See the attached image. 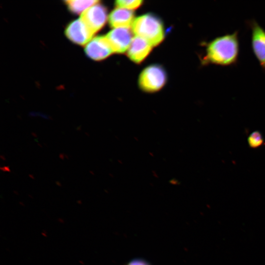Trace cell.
Returning a JSON list of instances; mask_svg holds the SVG:
<instances>
[{"label": "cell", "mask_w": 265, "mask_h": 265, "mask_svg": "<svg viewBox=\"0 0 265 265\" xmlns=\"http://www.w3.org/2000/svg\"><path fill=\"white\" fill-rule=\"evenodd\" d=\"M239 52L238 31H235L217 36L206 43L205 54L202 59V63L203 65H233L238 61Z\"/></svg>", "instance_id": "6da1fadb"}, {"label": "cell", "mask_w": 265, "mask_h": 265, "mask_svg": "<svg viewBox=\"0 0 265 265\" xmlns=\"http://www.w3.org/2000/svg\"><path fill=\"white\" fill-rule=\"evenodd\" d=\"M132 29L136 35L147 41L153 47L160 44L164 38L161 21L151 14H146L134 19Z\"/></svg>", "instance_id": "7a4b0ae2"}, {"label": "cell", "mask_w": 265, "mask_h": 265, "mask_svg": "<svg viewBox=\"0 0 265 265\" xmlns=\"http://www.w3.org/2000/svg\"><path fill=\"white\" fill-rule=\"evenodd\" d=\"M167 76L161 66L153 64L146 67L141 73L138 84L140 88L147 92L160 90L165 84Z\"/></svg>", "instance_id": "3957f363"}, {"label": "cell", "mask_w": 265, "mask_h": 265, "mask_svg": "<svg viewBox=\"0 0 265 265\" xmlns=\"http://www.w3.org/2000/svg\"><path fill=\"white\" fill-rule=\"evenodd\" d=\"M99 2L88 8L80 16L94 34L104 27L107 19L106 8Z\"/></svg>", "instance_id": "277c9868"}, {"label": "cell", "mask_w": 265, "mask_h": 265, "mask_svg": "<svg viewBox=\"0 0 265 265\" xmlns=\"http://www.w3.org/2000/svg\"><path fill=\"white\" fill-rule=\"evenodd\" d=\"M248 24L251 31L253 52L261 66L265 70V30L254 19L250 20Z\"/></svg>", "instance_id": "5b68a950"}, {"label": "cell", "mask_w": 265, "mask_h": 265, "mask_svg": "<svg viewBox=\"0 0 265 265\" xmlns=\"http://www.w3.org/2000/svg\"><path fill=\"white\" fill-rule=\"evenodd\" d=\"M65 33L72 42L81 46L86 45L94 35L80 18L69 23Z\"/></svg>", "instance_id": "8992f818"}, {"label": "cell", "mask_w": 265, "mask_h": 265, "mask_svg": "<svg viewBox=\"0 0 265 265\" xmlns=\"http://www.w3.org/2000/svg\"><path fill=\"white\" fill-rule=\"evenodd\" d=\"M105 36L113 52L118 53L128 50L133 38L128 27L114 28Z\"/></svg>", "instance_id": "52a82bcc"}, {"label": "cell", "mask_w": 265, "mask_h": 265, "mask_svg": "<svg viewBox=\"0 0 265 265\" xmlns=\"http://www.w3.org/2000/svg\"><path fill=\"white\" fill-rule=\"evenodd\" d=\"M84 51L89 58L95 60L104 59L113 53L106 36L93 38L86 45Z\"/></svg>", "instance_id": "ba28073f"}, {"label": "cell", "mask_w": 265, "mask_h": 265, "mask_svg": "<svg viewBox=\"0 0 265 265\" xmlns=\"http://www.w3.org/2000/svg\"><path fill=\"white\" fill-rule=\"evenodd\" d=\"M153 46L144 39L135 36L128 50L129 58L136 63H140L148 55Z\"/></svg>", "instance_id": "9c48e42d"}, {"label": "cell", "mask_w": 265, "mask_h": 265, "mask_svg": "<svg viewBox=\"0 0 265 265\" xmlns=\"http://www.w3.org/2000/svg\"><path fill=\"white\" fill-rule=\"evenodd\" d=\"M134 12L132 10L117 7L110 13L108 22L111 27L129 28L134 20Z\"/></svg>", "instance_id": "30bf717a"}, {"label": "cell", "mask_w": 265, "mask_h": 265, "mask_svg": "<svg viewBox=\"0 0 265 265\" xmlns=\"http://www.w3.org/2000/svg\"><path fill=\"white\" fill-rule=\"evenodd\" d=\"M65 3L68 9L75 14H82L91 6L100 2L99 0H66Z\"/></svg>", "instance_id": "8fae6325"}, {"label": "cell", "mask_w": 265, "mask_h": 265, "mask_svg": "<svg viewBox=\"0 0 265 265\" xmlns=\"http://www.w3.org/2000/svg\"><path fill=\"white\" fill-rule=\"evenodd\" d=\"M248 144L252 148H257L263 144L264 138L261 132L258 131L252 132L248 136Z\"/></svg>", "instance_id": "7c38bea8"}, {"label": "cell", "mask_w": 265, "mask_h": 265, "mask_svg": "<svg viewBox=\"0 0 265 265\" xmlns=\"http://www.w3.org/2000/svg\"><path fill=\"white\" fill-rule=\"evenodd\" d=\"M142 0H119L115 1L117 7L123 8L128 10H132L138 8L142 3Z\"/></svg>", "instance_id": "4fadbf2b"}, {"label": "cell", "mask_w": 265, "mask_h": 265, "mask_svg": "<svg viewBox=\"0 0 265 265\" xmlns=\"http://www.w3.org/2000/svg\"><path fill=\"white\" fill-rule=\"evenodd\" d=\"M127 265H150L145 260L142 259H133Z\"/></svg>", "instance_id": "5bb4252c"}]
</instances>
